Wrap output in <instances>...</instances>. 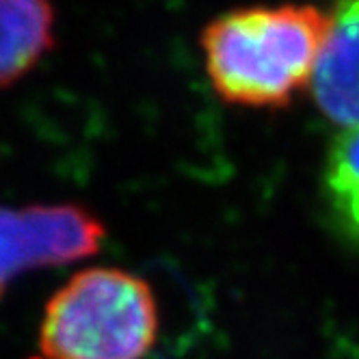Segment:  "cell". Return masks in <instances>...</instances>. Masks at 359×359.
<instances>
[{"mask_svg":"<svg viewBox=\"0 0 359 359\" xmlns=\"http://www.w3.org/2000/svg\"><path fill=\"white\" fill-rule=\"evenodd\" d=\"M102 238L100 219L72 203L0 208V297L22 273L89 258Z\"/></svg>","mask_w":359,"mask_h":359,"instance_id":"3957f363","label":"cell"},{"mask_svg":"<svg viewBox=\"0 0 359 359\" xmlns=\"http://www.w3.org/2000/svg\"><path fill=\"white\" fill-rule=\"evenodd\" d=\"M156 336V299L141 277L87 269L48 301L39 344L48 359H143Z\"/></svg>","mask_w":359,"mask_h":359,"instance_id":"7a4b0ae2","label":"cell"},{"mask_svg":"<svg viewBox=\"0 0 359 359\" xmlns=\"http://www.w3.org/2000/svg\"><path fill=\"white\" fill-rule=\"evenodd\" d=\"M310 91L331 123L359 126V0H333Z\"/></svg>","mask_w":359,"mask_h":359,"instance_id":"277c9868","label":"cell"},{"mask_svg":"<svg viewBox=\"0 0 359 359\" xmlns=\"http://www.w3.org/2000/svg\"><path fill=\"white\" fill-rule=\"evenodd\" d=\"M55 46L50 0H0V87L27 76Z\"/></svg>","mask_w":359,"mask_h":359,"instance_id":"5b68a950","label":"cell"},{"mask_svg":"<svg viewBox=\"0 0 359 359\" xmlns=\"http://www.w3.org/2000/svg\"><path fill=\"white\" fill-rule=\"evenodd\" d=\"M329 31L316 5H253L225 11L201 33L215 91L229 104L284 109L310 89Z\"/></svg>","mask_w":359,"mask_h":359,"instance_id":"6da1fadb","label":"cell"},{"mask_svg":"<svg viewBox=\"0 0 359 359\" xmlns=\"http://www.w3.org/2000/svg\"><path fill=\"white\" fill-rule=\"evenodd\" d=\"M320 182L331 225L359 249V126L333 139Z\"/></svg>","mask_w":359,"mask_h":359,"instance_id":"8992f818","label":"cell"}]
</instances>
